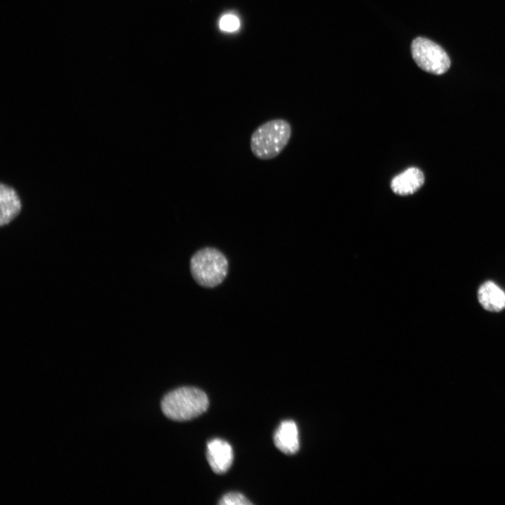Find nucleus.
I'll list each match as a JSON object with an SVG mask.
<instances>
[{"instance_id":"423d86ee","label":"nucleus","mask_w":505,"mask_h":505,"mask_svg":"<svg viewBox=\"0 0 505 505\" xmlns=\"http://www.w3.org/2000/svg\"><path fill=\"white\" fill-rule=\"evenodd\" d=\"M424 175L416 167H410L393 177L390 187L393 193L399 196H408L418 191L424 184Z\"/></svg>"},{"instance_id":"9d476101","label":"nucleus","mask_w":505,"mask_h":505,"mask_svg":"<svg viewBox=\"0 0 505 505\" xmlns=\"http://www.w3.org/2000/svg\"><path fill=\"white\" fill-rule=\"evenodd\" d=\"M221 505H249L252 503L242 494L229 492L224 494L219 501Z\"/></svg>"},{"instance_id":"6e6552de","label":"nucleus","mask_w":505,"mask_h":505,"mask_svg":"<svg viewBox=\"0 0 505 505\" xmlns=\"http://www.w3.org/2000/svg\"><path fill=\"white\" fill-rule=\"evenodd\" d=\"M478 297L482 307L487 311L498 312L505 308V292L492 281L481 285Z\"/></svg>"},{"instance_id":"1a4fd4ad","label":"nucleus","mask_w":505,"mask_h":505,"mask_svg":"<svg viewBox=\"0 0 505 505\" xmlns=\"http://www.w3.org/2000/svg\"><path fill=\"white\" fill-rule=\"evenodd\" d=\"M0 205L1 226L13 220L21 210L20 201L15 191L4 184H1L0 187Z\"/></svg>"},{"instance_id":"7ed1b4c3","label":"nucleus","mask_w":505,"mask_h":505,"mask_svg":"<svg viewBox=\"0 0 505 505\" xmlns=\"http://www.w3.org/2000/svg\"><path fill=\"white\" fill-rule=\"evenodd\" d=\"M229 263L219 250L206 247L196 252L190 260V271L195 281L202 287L214 288L226 278Z\"/></svg>"},{"instance_id":"39448f33","label":"nucleus","mask_w":505,"mask_h":505,"mask_svg":"<svg viewBox=\"0 0 505 505\" xmlns=\"http://www.w3.org/2000/svg\"><path fill=\"white\" fill-rule=\"evenodd\" d=\"M207 459L212 470L222 474L231 467L234 454L231 445L227 441L215 438L207 443Z\"/></svg>"},{"instance_id":"0eeeda50","label":"nucleus","mask_w":505,"mask_h":505,"mask_svg":"<svg viewBox=\"0 0 505 505\" xmlns=\"http://www.w3.org/2000/svg\"><path fill=\"white\" fill-rule=\"evenodd\" d=\"M274 441L282 452L295 454L299 448L298 429L295 422L292 420L282 422L274 433Z\"/></svg>"},{"instance_id":"f03ea898","label":"nucleus","mask_w":505,"mask_h":505,"mask_svg":"<svg viewBox=\"0 0 505 505\" xmlns=\"http://www.w3.org/2000/svg\"><path fill=\"white\" fill-rule=\"evenodd\" d=\"M209 405L207 395L201 389L183 386L164 396L161 403L163 413L174 421H187L205 412Z\"/></svg>"},{"instance_id":"f257e3e1","label":"nucleus","mask_w":505,"mask_h":505,"mask_svg":"<svg viewBox=\"0 0 505 505\" xmlns=\"http://www.w3.org/2000/svg\"><path fill=\"white\" fill-rule=\"evenodd\" d=\"M291 134V126L286 120L275 119L267 121L252 133L250 140V150L259 159H272L284 149Z\"/></svg>"},{"instance_id":"9b49d317","label":"nucleus","mask_w":505,"mask_h":505,"mask_svg":"<svg viewBox=\"0 0 505 505\" xmlns=\"http://www.w3.org/2000/svg\"><path fill=\"white\" fill-rule=\"evenodd\" d=\"M239 25L238 19L231 14L224 15L220 21V28L227 32H233L238 29Z\"/></svg>"},{"instance_id":"20e7f679","label":"nucleus","mask_w":505,"mask_h":505,"mask_svg":"<svg viewBox=\"0 0 505 505\" xmlns=\"http://www.w3.org/2000/svg\"><path fill=\"white\" fill-rule=\"evenodd\" d=\"M411 53L417 65L425 72L439 75L450 67V60L445 50L429 39H415L411 44Z\"/></svg>"}]
</instances>
